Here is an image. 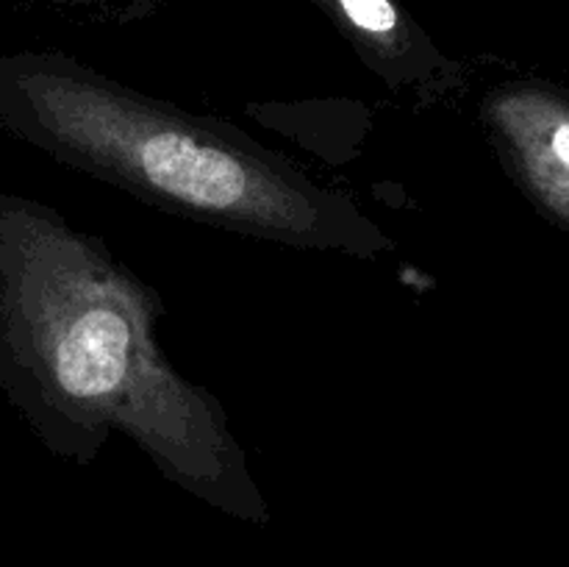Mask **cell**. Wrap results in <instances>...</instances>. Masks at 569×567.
Returning <instances> with one entry per match:
<instances>
[{"mask_svg": "<svg viewBox=\"0 0 569 567\" xmlns=\"http://www.w3.org/2000/svg\"><path fill=\"white\" fill-rule=\"evenodd\" d=\"M142 167L159 189L211 209L239 203L248 189V178L237 159L178 133L150 139L142 148Z\"/></svg>", "mask_w": 569, "mask_h": 567, "instance_id": "obj_1", "label": "cell"}, {"mask_svg": "<svg viewBox=\"0 0 569 567\" xmlns=\"http://www.w3.org/2000/svg\"><path fill=\"white\" fill-rule=\"evenodd\" d=\"M128 345L131 331L117 311H87L56 345V381L76 398L111 395L126 378Z\"/></svg>", "mask_w": 569, "mask_h": 567, "instance_id": "obj_2", "label": "cell"}, {"mask_svg": "<svg viewBox=\"0 0 569 567\" xmlns=\"http://www.w3.org/2000/svg\"><path fill=\"white\" fill-rule=\"evenodd\" d=\"M553 150H556V153H559V159L569 167V122H567V126H561L559 131H556Z\"/></svg>", "mask_w": 569, "mask_h": 567, "instance_id": "obj_3", "label": "cell"}]
</instances>
